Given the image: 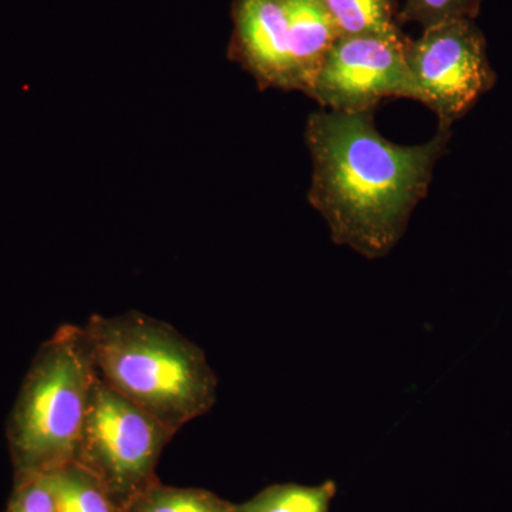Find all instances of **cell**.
<instances>
[{
    "label": "cell",
    "instance_id": "1",
    "mask_svg": "<svg viewBox=\"0 0 512 512\" xmlns=\"http://www.w3.org/2000/svg\"><path fill=\"white\" fill-rule=\"evenodd\" d=\"M373 113L315 111L305 131L308 200L332 241L367 259L383 258L399 244L451 134L439 128L427 143L400 146L379 133Z\"/></svg>",
    "mask_w": 512,
    "mask_h": 512
},
{
    "label": "cell",
    "instance_id": "2",
    "mask_svg": "<svg viewBox=\"0 0 512 512\" xmlns=\"http://www.w3.org/2000/svg\"><path fill=\"white\" fill-rule=\"evenodd\" d=\"M83 330L101 382L174 433L214 406L207 356L163 320L136 311L94 315Z\"/></svg>",
    "mask_w": 512,
    "mask_h": 512
},
{
    "label": "cell",
    "instance_id": "3",
    "mask_svg": "<svg viewBox=\"0 0 512 512\" xmlns=\"http://www.w3.org/2000/svg\"><path fill=\"white\" fill-rule=\"evenodd\" d=\"M96 379L83 328L62 326L37 353L10 420L18 478L74 461Z\"/></svg>",
    "mask_w": 512,
    "mask_h": 512
},
{
    "label": "cell",
    "instance_id": "4",
    "mask_svg": "<svg viewBox=\"0 0 512 512\" xmlns=\"http://www.w3.org/2000/svg\"><path fill=\"white\" fill-rule=\"evenodd\" d=\"M174 434L97 377L74 461L99 478L124 511L156 481L154 468Z\"/></svg>",
    "mask_w": 512,
    "mask_h": 512
},
{
    "label": "cell",
    "instance_id": "5",
    "mask_svg": "<svg viewBox=\"0 0 512 512\" xmlns=\"http://www.w3.org/2000/svg\"><path fill=\"white\" fill-rule=\"evenodd\" d=\"M406 59L420 103L439 117V128L466 116L495 83L483 32L474 20H453L407 40Z\"/></svg>",
    "mask_w": 512,
    "mask_h": 512
},
{
    "label": "cell",
    "instance_id": "6",
    "mask_svg": "<svg viewBox=\"0 0 512 512\" xmlns=\"http://www.w3.org/2000/svg\"><path fill=\"white\" fill-rule=\"evenodd\" d=\"M404 37H339L306 96L325 110L375 111L390 97L419 99Z\"/></svg>",
    "mask_w": 512,
    "mask_h": 512
},
{
    "label": "cell",
    "instance_id": "7",
    "mask_svg": "<svg viewBox=\"0 0 512 512\" xmlns=\"http://www.w3.org/2000/svg\"><path fill=\"white\" fill-rule=\"evenodd\" d=\"M232 22L229 59L247 70L262 90L298 92L285 0H235Z\"/></svg>",
    "mask_w": 512,
    "mask_h": 512
},
{
    "label": "cell",
    "instance_id": "8",
    "mask_svg": "<svg viewBox=\"0 0 512 512\" xmlns=\"http://www.w3.org/2000/svg\"><path fill=\"white\" fill-rule=\"evenodd\" d=\"M285 6L296 87L308 94L339 33L320 0H285Z\"/></svg>",
    "mask_w": 512,
    "mask_h": 512
},
{
    "label": "cell",
    "instance_id": "9",
    "mask_svg": "<svg viewBox=\"0 0 512 512\" xmlns=\"http://www.w3.org/2000/svg\"><path fill=\"white\" fill-rule=\"evenodd\" d=\"M339 37H402L392 0H320Z\"/></svg>",
    "mask_w": 512,
    "mask_h": 512
},
{
    "label": "cell",
    "instance_id": "10",
    "mask_svg": "<svg viewBox=\"0 0 512 512\" xmlns=\"http://www.w3.org/2000/svg\"><path fill=\"white\" fill-rule=\"evenodd\" d=\"M47 474L59 512H124L99 478L76 461Z\"/></svg>",
    "mask_w": 512,
    "mask_h": 512
},
{
    "label": "cell",
    "instance_id": "11",
    "mask_svg": "<svg viewBox=\"0 0 512 512\" xmlns=\"http://www.w3.org/2000/svg\"><path fill=\"white\" fill-rule=\"evenodd\" d=\"M124 512H239L238 505L198 488L167 487L154 481L137 494Z\"/></svg>",
    "mask_w": 512,
    "mask_h": 512
},
{
    "label": "cell",
    "instance_id": "12",
    "mask_svg": "<svg viewBox=\"0 0 512 512\" xmlns=\"http://www.w3.org/2000/svg\"><path fill=\"white\" fill-rule=\"evenodd\" d=\"M336 485L326 481L320 485L278 484L265 488L247 503L238 505L239 512H329Z\"/></svg>",
    "mask_w": 512,
    "mask_h": 512
},
{
    "label": "cell",
    "instance_id": "13",
    "mask_svg": "<svg viewBox=\"0 0 512 512\" xmlns=\"http://www.w3.org/2000/svg\"><path fill=\"white\" fill-rule=\"evenodd\" d=\"M480 8L481 0H404L400 19L424 30L453 20H474Z\"/></svg>",
    "mask_w": 512,
    "mask_h": 512
},
{
    "label": "cell",
    "instance_id": "14",
    "mask_svg": "<svg viewBox=\"0 0 512 512\" xmlns=\"http://www.w3.org/2000/svg\"><path fill=\"white\" fill-rule=\"evenodd\" d=\"M6 512H59L49 474L18 478Z\"/></svg>",
    "mask_w": 512,
    "mask_h": 512
}]
</instances>
